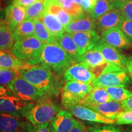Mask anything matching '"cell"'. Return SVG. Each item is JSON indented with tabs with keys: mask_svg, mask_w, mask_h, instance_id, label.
Wrapping results in <instances>:
<instances>
[{
	"mask_svg": "<svg viewBox=\"0 0 132 132\" xmlns=\"http://www.w3.org/2000/svg\"><path fill=\"white\" fill-rule=\"evenodd\" d=\"M16 70L20 76L48 97L57 96L62 89V81L59 75L45 67L27 64Z\"/></svg>",
	"mask_w": 132,
	"mask_h": 132,
	"instance_id": "6da1fadb",
	"label": "cell"
},
{
	"mask_svg": "<svg viewBox=\"0 0 132 132\" xmlns=\"http://www.w3.org/2000/svg\"><path fill=\"white\" fill-rule=\"evenodd\" d=\"M76 60L54 43L45 44L40 55L30 65H39L50 69L59 76L64 75Z\"/></svg>",
	"mask_w": 132,
	"mask_h": 132,
	"instance_id": "7a4b0ae2",
	"label": "cell"
},
{
	"mask_svg": "<svg viewBox=\"0 0 132 132\" xmlns=\"http://www.w3.org/2000/svg\"><path fill=\"white\" fill-rule=\"evenodd\" d=\"M61 107L50 97L34 102H28L23 116L33 125L50 122L60 111Z\"/></svg>",
	"mask_w": 132,
	"mask_h": 132,
	"instance_id": "3957f363",
	"label": "cell"
},
{
	"mask_svg": "<svg viewBox=\"0 0 132 132\" xmlns=\"http://www.w3.org/2000/svg\"><path fill=\"white\" fill-rule=\"evenodd\" d=\"M44 45L37 37L32 36L15 42L11 52L18 58L31 64L40 55Z\"/></svg>",
	"mask_w": 132,
	"mask_h": 132,
	"instance_id": "277c9868",
	"label": "cell"
},
{
	"mask_svg": "<svg viewBox=\"0 0 132 132\" xmlns=\"http://www.w3.org/2000/svg\"><path fill=\"white\" fill-rule=\"evenodd\" d=\"M7 87L14 96L24 102H34L48 97L20 75L15 78Z\"/></svg>",
	"mask_w": 132,
	"mask_h": 132,
	"instance_id": "5b68a950",
	"label": "cell"
},
{
	"mask_svg": "<svg viewBox=\"0 0 132 132\" xmlns=\"http://www.w3.org/2000/svg\"><path fill=\"white\" fill-rule=\"evenodd\" d=\"M93 87L90 84L79 81H66L62 87V104L65 109L80 103L86 97Z\"/></svg>",
	"mask_w": 132,
	"mask_h": 132,
	"instance_id": "8992f818",
	"label": "cell"
},
{
	"mask_svg": "<svg viewBox=\"0 0 132 132\" xmlns=\"http://www.w3.org/2000/svg\"><path fill=\"white\" fill-rule=\"evenodd\" d=\"M131 79L124 70L113 71L100 75L92 81L93 87H124L131 84Z\"/></svg>",
	"mask_w": 132,
	"mask_h": 132,
	"instance_id": "52a82bcc",
	"label": "cell"
},
{
	"mask_svg": "<svg viewBox=\"0 0 132 132\" xmlns=\"http://www.w3.org/2000/svg\"><path fill=\"white\" fill-rule=\"evenodd\" d=\"M32 126L20 116L0 113V132H29Z\"/></svg>",
	"mask_w": 132,
	"mask_h": 132,
	"instance_id": "ba28073f",
	"label": "cell"
},
{
	"mask_svg": "<svg viewBox=\"0 0 132 132\" xmlns=\"http://www.w3.org/2000/svg\"><path fill=\"white\" fill-rule=\"evenodd\" d=\"M86 66L93 72L97 77L103 73L104 69L108 65L102 53L98 50L92 48L80 56L76 61Z\"/></svg>",
	"mask_w": 132,
	"mask_h": 132,
	"instance_id": "9c48e42d",
	"label": "cell"
},
{
	"mask_svg": "<svg viewBox=\"0 0 132 132\" xmlns=\"http://www.w3.org/2000/svg\"><path fill=\"white\" fill-rule=\"evenodd\" d=\"M67 110L70 111L76 118L81 120L103 124H115V120L105 118L97 111L81 103L72 105L69 106Z\"/></svg>",
	"mask_w": 132,
	"mask_h": 132,
	"instance_id": "30bf717a",
	"label": "cell"
},
{
	"mask_svg": "<svg viewBox=\"0 0 132 132\" xmlns=\"http://www.w3.org/2000/svg\"><path fill=\"white\" fill-rule=\"evenodd\" d=\"M93 48L97 49L102 53L107 63L120 67L127 72V57L116 48L105 44L100 40Z\"/></svg>",
	"mask_w": 132,
	"mask_h": 132,
	"instance_id": "8fae6325",
	"label": "cell"
},
{
	"mask_svg": "<svg viewBox=\"0 0 132 132\" xmlns=\"http://www.w3.org/2000/svg\"><path fill=\"white\" fill-rule=\"evenodd\" d=\"M96 78V75L89 69L78 62L71 65L63 75L65 81H79L90 85Z\"/></svg>",
	"mask_w": 132,
	"mask_h": 132,
	"instance_id": "7c38bea8",
	"label": "cell"
},
{
	"mask_svg": "<svg viewBox=\"0 0 132 132\" xmlns=\"http://www.w3.org/2000/svg\"><path fill=\"white\" fill-rule=\"evenodd\" d=\"M100 40L118 49H128L131 46V43L119 26L103 31Z\"/></svg>",
	"mask_w": 132,
	"mask_h": 132,
	"instance_id": "4fadbf2b",
	"label": "cell"
},
{
	"mask_svg": "<svg viewBox=\"0 0 132 132\" xmlns=\"http://www.w3.org/2000/svg\"><path fill=\"white\" fill-rule=\"evenodd\" d=\"M123 18L120 9L114 7L105 14L95 19V31L99 34H101L106 29L119 26Z\"/></svg>",
	"mask_w": 132,
	"mask_h": 132,
	"instance_id": "5bb4252c",
	"label": "cell"
},
{
	"mask_svg": "<svg viewBox=\"0 0 132 132\" xmlns=\"http://www.w3.org/2000/svg\"><path fill=\"white\" fill-rule=\"evenodd\" d=\"M70 34L78 46L81 55L93 48L100 40V34L95 30L74 32Z\"/></svg>",
	"mask_w": 132,
	"mask_h": 132,
	"instance_id": "9a60e30c",
	"label": "cell"
},
{
	"mask_svg": "<svg viewBox=\"0 0 132 132\" xmlns=\"http://www.w3.org/2000/svg\"><path fill=\"white\" fill-rule=\"evenodd\" d=\"M26 8L16 4L14 1L6 7L4 20L12 32L26 19Z\"/></svg>",
	"mask_w": 132,
	"mask_h": 132,
	"instance_id": "2e32d148",
	"label": "cell"
},
{
	"mask_svg": "<svg viewBox=\"0 0 132 132\" xmlns=\"http://www.w3.org/2000/svg\"><path fill=\"white\" fill-rule=\"evenodd\" d=\"M27 103L21 101L12 95L0 96V113L11 114L23 117V112Z\"/></svg>",
	"mask_w": 132,
	"mask_h": 132,
	"instance_id": "e0dca14e",
	"label": "cell"
},
{
	"mask_svg": "<svg viewBox=\"0 0 132 132\" xmlns=\"http://www.w3.org/2000/svg\"><path fill=\"white\" fill-rule=\"evenodd\" d=\"M64 29L65 32L70 34L95 30V19L85 12L81 15L74 17L73 20Z\"/></svg>",
	"mask_w": 132,
	"mask_h": 132,
	"instance_id": "ac0fdd59",
	"label": "cell"
},
{
	"mask_svg": "<svg viewBox=\"0 0 132 132\" xmlns=\"http://www.w3.org/2000/svg\"><path fill=\"white\" fill-rule=\"evenodd\" d=\"M92 110L97 111L105 118L115 120L119 113L124 110L120 102L112 101L106 102L98 105H89L82 104Z\"/></svg>",
	"mask_w": 132,
	"mask_h": 132,
	"instance_id": "d6986e66",
	"label": "cell"
},
{
	"mask_svg": "<svg viewBox=\"0 0 132 132\" xmlns=\"http://www.w3.org/2000/svg\"><path fill=\"white\" fill-rule=\"evenodd\" d=\"M73 114L68 110H60L52 122L56 132H70L77 123Z\"/></svg>",
	"mask_w": 132,
	"mask_h": 132,
	"instance_id": "ffe728a7",
	"label": "cell"
},
{
	"mask_svg": "<svg viewBox=\"0 0 132 132\" xmlns=\"http://www.w3.org/2000/svg\"><path fill=\"white\" fill-rule=\"evenodd\" d=\"M53 43L59 46L76 61L81 55L78 46L70 33L65 31L62 34L55 36L54 37Z\"/></svg>",
	"mask_w": 132,
	"mask_h": 132,
	"instance_id": "44dd1931",
	"label": "cell"
},
{
	"mask_svg": "<svg viewBox=\"0 0 132 132\" xmlns=\"http://www.w3.org/2000/svg\"><path fill=\"white\" fill-rule=\"evenodd\" d=\"M39 18H40L46 28L53 37L65 32L63 25L53 13L45 11Z\"/></svg>",
	"mask_w": 132,
	"mask_h": 132,
	"instance_id": "7402d4cb",
	"label": "cell"
},
{
	"mask_svg": "<svg viewBox=\"0 0 132 132\" xmlns=\"http://www.w3.org/2000/svg\"><path fill=\"white\" fill-rule=\"evenodd\" d=\"M28 63L16 57L12 52L0 50V66L3 69L18 70Z\"/></svg>",
	"mask_w": 132,
	"mask_h": 132,
	"instance_id": "603a6c76",
	"label": "cell"
},
{
	"mask_svg": "<svg viewBox=\"0 0 132 132\" xmlns=\"http://www.w3.org/2000/svg\"><path fill=\"white\" fill-rule=\"evenodd\" d=\"M112 101L108 92L103 87H93V89L86 95L80 103L98 105Z\"/></svg>",
	"mask_w": 132,
	"mask_h": 132,
	"instance_id": "cb8c5ba5",
	"label": "cell"
},
{
	"mask_svg": "<svg viewBox=\"0 0 132 132\" xmlns=\"http://www.w3.org/2000/svg\"><path fill=\"white\" fill-rule=\"evenodd\" d=\"M34 24L33 20L25 19L12 32L14 42L34 36Z\"/></svg>",
	"mask_w": 132,
	"mask_h": 132,
	"instance_id": "d4e9b609",
	"label": "cell"
},
{
	"mask_svg": "<svg viewBox=\"0 0 132 132\" xmlns=\"http://www.w3.org/2000/svg\"><path fill=\"white\" fill-rule=\"evenodd\" d=\"M14 43L12 32L4 20H0V50L11 52Z\"/></svg>",
	"mask_w": 132,
	"mask_h": 132,
	"instance_id": "484cf974",
	"label": "cell"
},
{
	"mask_svg": "<svg viewBox=\"0 0 132 132\" xmlns=\"http://www.w3.org/2000/svg\"><path fill=\"white\" fill-rule=\"evenodd\" d=\"M34 24V36L40 40L44 44L54 42V37L48 30L40 18L37 17L33 20Z\"/></svg>",
	"mask_w": 132,
	"mask_h": 132,
	"instance_id": "4316f807",
	"label": "cell"
},
{
	"mask_svg": "<svg viewBox=\"0 0 132 132\" xmlns=\"http://www.w3.org/2000/svg\"><path fill=\"white\" fill-rule=\"evenodd\" d=\"M114 7V4L110 0H97L94 7L89 14L93 19H97Z\"/></svg>",
	"mask_w": 132,
	"mask_h": 132,
	"instance_id": "83f0119b",
	"label": "cell"
},
{
	"mask_svg": "<svg viewBox=\"0 0 132 132\" xmlns=\"http://www.w3.org/2000/svg\"><path fill=\"white\" fill-rule=\"evenodd\" d=\"M105 89L113 101L120 102L132 97V91L124 87H108Z\"/></svg>",
	"mask_w": 132,
	"mask_h": 132,
	"instance_id": "f1b7e54d",
	"label": "cell"
},
{
	"mask_svg": "<svg viewBox=\"0 0 132 132\" xmlns=\"http://www.w3.org/2000/svg\"><path fill=\"white\" fill-rule=\"evenodd\" d=\"M26 19L34 20L39 17L45 12V0H38L37 2L26 8Z\"/></svg>",
	"mask_w": 132,
	"mask_h": 132,
	"instance_id": "f546056e",
	"label": "cell"
},
{
	"mask_svg": "<svg viewBox=\"0 0 132 132\" xmlns=\"http://www.w3.org/2000/svg\"><path fill=\"white\" fill-rule=\"evenodd\" d=\"M61 5L64 9L73 17L80 16L85 13L81 6L77 4L74 0H65L61 3Z\"/></svg>",
	"mask_w": 132,
	"mask_h": 132,
	"instance_id": "4dcf8cb0",
	"label": "cell"
},
{
	"mask_svg": "<svg viewBox=\"0 0 132 132\" xmlns=\"http://www.w3.org/2000/svg\"><path fill=\"white\" fill-rule=\"evenodd\" d=\"M19 75V72L15 69H1L0 70V85L7 86Z\"/></svg>",
	"mask_w": 132,
	"mask_h": 132,
	"instance_id": "1f68e13d",
	"label": "cell"
},
{
	"mask_svg": "<svg viewBox=\"0 0 132 132\" xmlns=\"http://www.w3.org/2000/svg\"><path fill=\"white\" fill-rule=\"evenodd\" d=\"M116 125H132V111L123 110L120 111L115 120Z\"/></svg>",
	"mask_w": 132,
	"mask_h": 132,
	"instance_id": "d6a6232c",
	"label": "cell"
},
{
	"mask_svg": "<svg viewBox=\"0 0 132 132\" xmlns=\"http://www.w3.org/2000/svg\"><path fill=\"white\" fill-rule=\"evenodd\" d=\"M88 132H121V129L118 127L113 125L105 124L104 125L89 127L87 128Z\"/></svg>",
	"mask_w": 132,
	"mask_h": 132,
	"instance_id": "836d02e7",
	"label": "cell"
},
{
	"mask_svg": "<svg viewBox=\"0 0 132 132\" xmlns=\"http://www.w3.org/2000/svg\"><path fill=\"white\" fill-rule=\"evenodd\" d=\"M130 42L132 43V20L123 17L119 26Z\"/></svg>",
	"mask_w": 132,
	"mask_h": 132,
	"instance_id": "e575fe53",
	"label": "cell"
},
{
	"mask_svg": "<svg viewBox=\"0 0 132 132\" xmlns=\"http://www.w3.org/2000/svg\"><path fill=\"white\" fill-rule=\"evenodd\" d=\"M29 132H56L52 122L33 125Z\"/></svg>",
	"mask_w": 132,
	"mask_h": 132,
	"instance_id": "d590c367",
	"label": "cell"
},
{
	"mask_svg": "<svg viewBox=\"0 0 132 132\" xmlns=\"http://www.w3.org/2000/svg\"><path fill=\"white\" fill-rule=\"evenodd\" d=\"M119 9L121 11L123 17L132 20V0H127Z\"/></svg>",
	"mask_w": 132,
	"mask_h": 132,
	"instance_id": "8d00e7d4",
	"label": "cell"
},
{
	"mask_svg": "<svg viewBox=\"0 0 132 132\" xmlns=\"http://www.w3.org/2000/svg\"><path fill=\"white\" fill-rule=\"evenodd\" d=\"M97 1V0H81V6L82 10L85 12L89 14L92 9L94 7Z\"/></svg>",
	"mask_w": 132,
	"mask_h": 132,
	"instance_id": "74e56055",
	"label": "cell"
},
{
	"mask_svg": "<svg viewBox=\"0 0 132 132\" xmlns=\"http://www.w3.org/2000/svg\"><path fill=\"white\" fill-rule=\"evenodd\" d=\"M70 132H88L87 128L80 122L77 121Z\"/></svg>",
	"mask_w": 132,
	"mask_h": 132,
	"instance_id": "f35d334b",
	"label": "cell"
},
{
	"mask_svg": "<svg viewBox=\"0 0 132 132\" xmlns=\"http://www.w3.org/2000/svg\"><path fill=\"white\" fill-rule=\"evenodd\" d=\"M37 1L38 0H14L12 1L19 6L26 8L37 2Z\"/></svg>",
	"mask_w": 132,
	"mask_h": 132,
	"instance_id": "ab89813d",
	"label": "cell"
},
{
	"mask_svg": "<svg viewBox=\"0 0 132 132\" xmlns=\"http://www.w3.org/2000/svg\"><path fill=\"white\" fill-rule=\"evenodd\" d=\"M127 73L129 76L131 80H132V54L130 56L127 57Z\"/></svg>",
	"mask_w": 132,
	"mask_h": 132,
	"instance_id": "60d3db41",
	"label": "cell"
},
{
	"mask_svg": "<svg viewBox=\"0 0 132 132\" xmlns=\"http://www.w3.org/2000/svg\"><path fill=\"white\" fill-rule=\"evenodd\" d=\"M120 103H121L124 110L132 111V97L123 100V101L120 102Z\"/></svg>",
	"mask_w": 132,
	"mask_h": 132,
	"instance_id": "b9f144b4",
	"label": "cell"
},
{
	"mask_svg": "<svg viewBox=\"0 0 132 132\" xmlns=\"http://www.w3.org/2000/svg\"><path fill=\"white\" fill-rule=\"evenodd\" d=\"M6 95H13L12 92H11L7 87H5V86L0 85V96H3Z\"/></svg>",
	"mask_w": 132,
	"mask_h": 132,
	"instance_id": "7bdbcfd3",
	"label": "cell"
},
{
	"mask_svg": "<svg viewBox=\"0 0 132 132\" xmlns=\"http://www.w3.org/2000/svg\"><path fill=\"white\" fill-rule=\"evenodd\" d=\"M110 1L113 3L116 7L119 8L127 0H110Z\"/></svg>",
	"mask_w": 132,
	"mask_h": 132,
	"instance_id": "ee69618b",
	"label": "cell"
},
{
	"mask_svg": "<svg viewBox=\"0 0 132 132\" xmlns=\"http://www.w3.org/2000/svg\"><path fill=\"white\" fill-rule=\"evenodd\" d=\"M121 132H132V128L127 127L125 128L124 130H123Z\"/></svg>",
	"mask_w": 132,
	"mask_h": 132,
	"instance_id": "f6af8a7d",
	"label": "cell"
},
{
	"mask_svg": "<svg viewBox=\"0 0 132 132\" xmlns=\"http://www.w3.org/2000/svg\"><path fill=\"white\" fill-rule=\"evenodd\" d=\"M74 1H75V2L77 3V4L81 5V0H74Z\"/></svg>",
	"mask_w": 132,
	"mask_h": 132,
	"instance_id": "bcb514c9",
	"label": "cell"
},
{
	"mask_svg": "<svg viewBox=\"0 0 132 132\" xmlns=\"http://www.w3.org/2000/svg\"><path fill=\"white\" fill-rule=\"evenodd\" d=\"M57 1H59V3H61L62 2H63L64 1H65V0H57Z\"/></svg>",
	"mask_w": 132,
	"mask_h": 132,
	"instance_id": "7dc6e473",
	"label": "cell"
},
{
	"mask_svg": "<svg viewBox=\"0 0 132 132\" xmlns=\"http://www.w3.org/2000/svg\"><path fill=\"white\" fill-rule=\"evenodd\" d=\"M1 0H0V7H1Z\"/></svg>",
	"mask_w": 132,
	"mask_h": 132,
	"instance_id": "c3c4849f",
	"label": "cell"
},
{
	"mask_svg": "<svg viewBox=\"0 0 132 132\" xmlns=\"http://www.w3.org/2000/svg\"><path fill=\"white\" fill-rule=\"evenodd\" d=\"M1 69H3V68H1V66H0V70H1Z\"/></svg>",
	"mask_w": 132,
	"mask_h": 132,
	"instance_id": "681fc988",
	"label": "cell"
},
{
	"mask_svg": "<svg viewBox=\"0 0 132 132\" xmlns=\"http://www.w3.org/2000/svg\"><path fill=\"white\" fill-rule=\"evenodd\" d=\"M12 1H14V0H12Z\"/></svg>",
	"mask_w": 132,
	"mask_h": 132,
	"instance_id": "f907efd6",
	"label": "cell"
}]
</instances>
